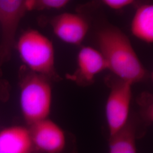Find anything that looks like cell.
<instances>
[{"label":"cell","mask_w":153,"mask_h":153,"mask_svg":"<svg viewBox=\"0 0 153 153\" xmlns=\"http://www.w3.org/2000/svg\"><path fill=\"white\" fill-rule=\"evenodd\" d=\"M98 42L108 69L118 79L133 84L146 77V69L130 40L120 30L105 28L99 33Z\"/></svg>","instance_id":"obj_1"},{"label":"cell","mask_w":153,"mask_h":153,"mask_svg":"<svg viewBox=\"0 0 153 153\" xmlns=\"http://www.w3.org/2000/svg\"><path fill=\"white\" fill-rule=\"evenodd\" d=\"M16 48L22 61L33 73L54 78L55 53L52 42L43 33L35 30H28L19 38Z\"/></svg>","instance_id":"obj_2"},{"label":"cell","mask_w":153,"mask_h":153,"mask_svg":"<svg viewBox=\"0 0 153 153\" xmlns=\"http://www.w3.org/2000/svg\"><path fill=\"white\" fill-rule=\"evenodd\" d=\"M52 100V90L48 78L32 72L22 80L20 104L28 126L48 119Z\"/></svg>","instance_id":"obj_3"},{"label":"cell","mask_w":153,"mask_h":153,"mask_svg":"<svg viewBox=\"0 0 153 153\" xmlns=\"http://www.w3.org/2000/svg\"><path fill=\"white\" fill-rule=\"evenodd\" d=\"M133 84L119 79L111 87L105 105V116L109 136L120 131L128 123Z\"/></svg>","instance_id":"obj_4"},{"label":"cell","mask_w":153,"mask_h":153,"mask_svg":"<svg viewBox=\"0 0 153 153\" xmlns=\"http://www.w3.org/2000/svg\"><path fill=\"white\" fill-rule=\"evenodd\" d=\"M28 11L27 1L0 0V64L8 60L14 43L19 23L25 13Z\"/></svg>","instance_id":"obj_5"},{"label":"cell","mask_w":153,"mask_h":153,"mask_svg":"<svg viewBox=\"0 0 153 153\" xmlns=\"http://www.w3.org/2000/svg\"><path fill=\"white\" fill-rule=\"evenodd\" d=\"M33 150L42 153H65L69 145L67 134L48 119L29 126Z\"/></svg>","instance_id":"obj_6"},{"label":"cell","mask_w":153,"mask_h":153,"mask_svg":"<svg viewBox=\"0 0 153 153\" xmlns=\"http://www.w3.org/2000/svg\"><path fill=\"white\" fill-rule=\"evenodd\" d=\"M51 25L55 35L67 44H81L88 31L86 20L71 13H64L55 17Z\"/></svg>","instance_id":"obj_7"},{"label":"cell","mask_w":153,"mask_h":153,"mask_svg":"<svg viewBox=\"0 0 153 153\" xmlns=\"http://www.w3.org/2000/svg\"><path fill=\"white\" fill-rule=\"evenodd\" d=\"M108 69V65L99 50L85 46L77 56V69L71 76L80 82H91L99 73Z\"/></svg>","instance_id":"obj_8"},{"label":"cell","mask_w":153,"mask_h":153,"mask_svg":"<svg viewBox=\"0 0 153 153\" xmlns=\"http://www.w3.org/2000/svg\"><path fill=\"white\" fill-rule=\"evenodd\" d=\"M28 128L14 126L0 131V153H33Z\"/></svg>","instance_id":"obj_9"},{"label":"cell","mask_w":153,"mask_h":153,"mask_svg":"<svg viewBox=\"0 0 153 153\" xmlns=\"http://www.w3.org/2000/svg\"><path fill=\"white\" fill-rule=\"evenodd\" d=\"M132 34L141 41L153 42V6L143 5L137 8L131 23Z\"/></svg>","instance_id":"obj_10"},{"label":"cell","mask_w":153,"mask_h":153,"mask_svg":"<svg viewBox=\"0 0 153 153\" xmlns=\"http://www.w3.org/2000/svg\"><path fill=\"white\" fill-rule=\"evenodd\" d=\"M109 153H137L136 131L127 124L122 129L110 136Z\"/></svg>","instance_id":"obj_11"},{"label":"cell","mask_w":153,"mask_h":153,"mask_svg":"<svg viewBox=\"0 0 153 153\" xmlns=\"http://www.w3.org/2000/svg\"><path fill=\"white\" fill-rule=\"evenodd\" d=\"M68 0H40L27 1L28 10L33 9H56L59 10L65 7L69 4Z\"/></svg>","instance_id":"obj_12"},{"label":"cell","mask_w":153,"mask_h":153,"mask_svg":"<svg viewBox=\"0 0 153 153\" xmlns=\"http://www.w3.org/2000/svg\"><path fill=\"white\" fill-rule=\"evenodd\" d=\"M132 0H103L104 5L113 10H120L133 4Z\"/></svg>","instance_id":"obj_13"}]
</instances>
